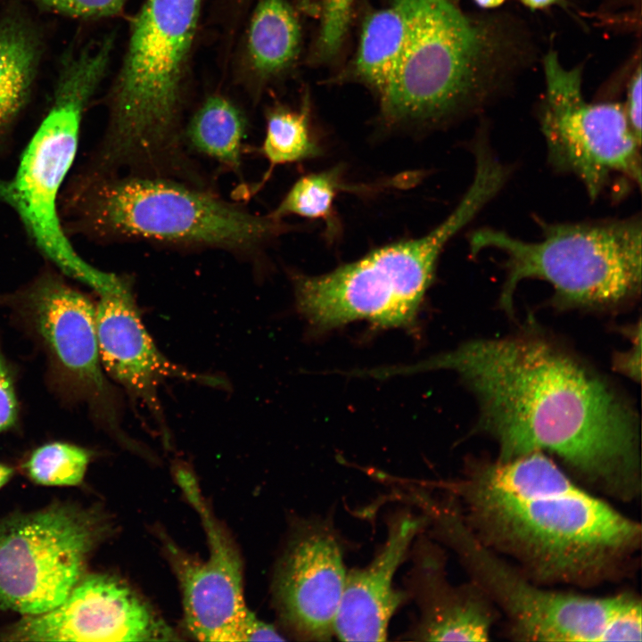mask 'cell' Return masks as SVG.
<instances>
[{"label": "cell", "instance_id": "obj_1", "mask_svg": "<svg viewBox=\"0 0 642 642\" xmlns=\"http://www.w3.org/2000/svg\"><path fill=\"white\" fill-rule=\"evenodd\" d=\"M456 372L478 406L475 430L497 458L542 452L578 483L613 499L641 494L637 416L598 373L535 332L464 342L399 374Z\"/></svg>", "mask_w": 642, "mask_h": 642}, {"label": "cell", "instance_id": "obj_2", "mask_svg": "<svg viewBox=\"0 0 642 642\" xmlns=\"http://www.w3.org/2000/svg\"><path fill=\"white\" fill-rule=\"evenodd\" d=\"M438 486L483 544L538 584L588 588L635 566L640 523L545 453L471 460L461 477Z\"/></svg>", "mask_w": 642, "mask_h": 642}, {"label": "cell", "instance_id": "obj_3", "mask_svg": "<svg viewBox=\"0 0 642 642\" xmlns=\"http://www.w3.org/2000/svg\"><path fill=\"white\" fill-rule=\"evenodd\" d=\"M201 0H147L133 21L101 142L79 173L166 177L205 186L180 128L181 82Z\"/></svg>", "mask_w": 642, "mask_h": 642}, {"label": "cell", "instance_id": "obj_4", "mask_svg": "<svg viewBox=\"0 0 642 642\" xmlns=\"http://www.w3.org/2000/svg\"><path fill=\"white\" fill-rule=\"evenodd\" d=\"M59 202L68 236L222 250L253 261L287 228L282 219L251 213L209 187L166 177L75 173Z\"/></svg>", "mask_w": 642, "mask_h": 642}, {"label": "cell", "instance_id": "obj_5", "mask_svg": "<svg viewBox=\"0 0 642 642\" xmlns=\"http://www.w3.org/2000/svg\"><path fill=\"white\" fill-rule=\"evenodd\" d=\"M113 44V36H105L65 52L47 113L14 175L0 177V202L15 212L37 250L98 294L111 290L119 276L92 267L76 252L62 224L59 198L76 156L83 115L105 75Z\"/></svg>", "mask_w": 642, "mask_h": 642}, {"label": "cell", "instance_id": "obj_6", "mask_svg": "<svg viewBox=\"0 0 642 642\" xmlns=\"http://www.w3.org/2000/svg\"><path fill=\"white\" fill-rule=\"evenodd\" d=\"M500 190L493 172L478 169L454 210L426 235L383 245L320 276L295 275L299 312L319 331L357 320L412 326L442 250Z\"/></svg>", "mask_w": 642, "mask_h": 642}, {"label": "cell", "instance_id": "obj_7", "mask_svg": "<svg viewBox=\"0 0 642 642\" xmlns=\"http://www.w3.org/2000/svg\"><path fill=\"white\" fill-rule=\"evenodd\" d=\"M531 242L494 228L470 235V251L496 250L505 257L499 305L514 312L520 282L540 279L554 290L560 307L606 309L633 301L641 291L642 223L639 217L556 223Z\"/></svg>", "mask_w": 642, "mask_h": 642}, {"label": "cell", "instance_id": "obj_8", "mask_svg": "<svg viewBox=\"0 0 642 642\" xmlns=\"http://www.w3.org/2000/svg\"><path fill=\"white\" fill-rule=\"evenodd\" d=\"M410 31L399 64L378 97L391 124L438 123L481 107L492 93L505 43L449 0H408Z\"/></svg>", "mask_w": 642, "mask_h": 642}, {"label": "cell", "instance_id": "obj_9", "mask_svg": "<svg viewBox=\"0 0 642 642\" xmlns=\"http://www.w3.org/2000/svg\"><path fill=\"white\" fill-rule=\"evenodd\" d=\"M411 503L426 517L428 534L454 552L469 580L504 617L512 639L609 642L617 621L641 603L632 592L590 597L536 583L475 536L448 492L436 498L419 490Z\"/></svg>", "mask_w": 642, "mask_h": 642}, {"label": "cell", "instance_id": "obj_10", "mask_svg": "<svg viewBox=\"0 0 642 642\" xmlns=\"http://www.w3.org/2000/svg\"><path fill=\"white\" fill-rule=\"evenodd\" d=\"M108 531L100 511L71 504L1 518L0 611L35 615L61 605Z\"/></svg>", "mask_w": 642, "mask_h": 642}, {"label": "cell", "instance_id": "obj_11", "mask_svg": "<svg viewBox=\"0 0 642 642\" xmlns=\"http://www.w3.org/2000/svg\"><path fill=\"white\" fill-rule=\"evenodd\" d=\"M546 95L539 111L549 163L583 184L597 198L613 176L641 185V141L623 103H588L580 68H564L555 51L544 58Z\"/></svg>", "mask_w": 642, "mask_h": 642}, {"label": "cell", "instance_id": "obj_12", "mask_svg": "<svg viewBox=\"0 0 642 642\" xmlns=\"http://www.w3.org/2000/svg\"><path fill=\"white\" fill-rule=\"evenodd\" d=\"M178 478L202 517L210 547L205 562L180 557L176 561L188 630L202 641L268 640L272 625L259 620L245 605L235 549L206 507L192 475L181 471Z\"/></svg>", "mask_w": 642, "mask_h": 642}, {"label": "cell", "instance_id": "obj_13", "mask_svg": "<svg viewBox=\"0 0 642 642\" xmlns=\"http://www.w3.org/2000/svg\"><path fill=\"white\" fill-rule=\"evenodd\" d=\"M341 538L327 519L297 522L278 564L274 595L279 616L299 640L334 636L347 570Z\"/></svg>", "mask_w": 642, "mask_h": 642}, {"label": "cell", "instance_id": "obj_14", "mask_svg": "<svg viewBox=\"0 0 642 642\" xmlns=\"http://www.w3.org/2000/svg\"><path fill=\"white\" fill-rule=\"evenodd\" d=\"M174 636L126 584L107 574H89L61 605L25 615L4 629L0 640L152 641Z\"/></svg>", "mask_w": 642, "mask_h": 642}, {"label": "cell", "instance_id": "obj_15", "mask_svg": "<svg viewBox=\"0 0 642 642\" xmlns=\"http://www.w3.org/2000/svg\"><path fill=\"white\" fill-rule=\"evenodd\" d=\"M23 314L65 378L108 407L102 372L95 306L59 275L46 271L19 293Z\"/></svg>", "mask_w": 642, "mask_h": 642}, {"label": "cell", "instance_id": "obj_16", "mask_svg": "<svg viewBox=\"0 0 642 642\" xmlns=\"http://www.w3.org/2000/svg\"><path fill=\"white\" fill-rule=\"evenodd\" d=\"M412 565L406 592L418 615L403 635L415 641H487L498 613L483 592L468 580L455 585L448 578L446 555L424 531L413 541Z\"/></svg>", "mask_w": 642, "mask_h": 642}, {"label": "cell", "instance_id": "obj_17", "mask_svg": "<svg viewBox=\"0 0 642 642\" xmlns=\"http://www.w3.org/2000/svg\"><path fill=\"white\" fill-rule=\"evenodd\" d=\"M99 295L95 326L101 364L157 418L161 417L157 389L165 379L223 384L218 378L182 368L161 354L141 319L129 279L119 288Z\"/></svg>", "mask_w": 642, "mask_h": 642}, {"label": "cell", "instance_id": "obj_18", "mask_svg": "<svg viewBox=\"0 0 642 642\" xmlns=\"http://www.w3.org/2000/svg\"><path fill=\"white\" fill-rule=\"evenodd\" d=\"M422 514L400 510L390 516L384 543L363 568L347 571L343 593L334 623V636L344 641H384L390 621L408 599L393 586L399 565L416 537L426 529Z\"/></svg>", "mask_w": 642, "mask_h": 642}, {"label": "cell", "instance_id": "obj_19", "mask_svg": "<svg viewBox=\"0 0 642 642\" xmlns=\"http://www.w3.org/2000/svg\"><path fill=\"white\" fill-rule=\"evenodd\" d=\"M43 51L42 35L27 16L0 18V144L29 103Z\"/></svg>", "mask_w": 642, "mask_h": 642}, {"label": "cell", "instance_id": "obj_20", "mask_svg": "<svg viewBox=\"0 0 642 642\" xmlns=\"http://www.w3.org/2000/svg\"><path fill=\"white\" fill-rule=\"evenodd\" d=\"M410 31L408 0H394L365 21L355 61L358 78L379 97L391 82Z\"/></svg>", "mask_w": 642, "mask_h": 642}, {"label": "cell", "instance_id": "obj_21", "mask_svg": "<svg viewBox=\"0 0 642 642\" xmlns=\"http://www.w3.org/2000/svg\"><path fill=\"white\" fill-rule=\"evenodd\" d=\"M246 123L239 109L220 95L207 98L183 131L185 145L236 174L241 172Z\"/></svg>", "mask_w": 642, "mask_h": 642}, {"label": "cell", "instance_id": "obj_22", "mask_svg": "<svg viewBox=\"0 0 642 642\" xmlns=\"http://www.w3.org/2000/svg\"><path fill=\"white\" fill-rule=\"evenodd\" d=\"M300 29L285 0H260L251 22L249 51L254 67L263 74L287 67L299 51Z\"/></svg>", "mask_w": 642, "mask_h": 642}, {"label": "cell", "instance_id": "obj_23", "mask_svg": "<svg viewBox=\"0 0 642 642\" xmlns=\"http://www.w3.org/2000/svg\"><path fill=\"white\" fill-rule=\"evenodd\" d=\"M259 152L271 166L316 158L322 148L314 136L306 101L299 111L276 108L267 117L266 136Z\"/></svg>", "mask_w": 642, "mask_h": 642}, {"label": "cell", "instance_id": "obj_24", "mask_svg": "<svg viewBox=\"0 0 642 642\" xmlns=\"http://www.w3.org/2000/svg\"><path fill=\"white\" fill-rule=\"evenodd\" d=\"M346 189L349 185L343 183L341 166L306 175L293 184L270 215L278 219L289 215L323 219L331 227L333 202Z\"/></svg>", "mask_w": 642, "mask_h": 642}, {"label": "cell", "instance_id": "obj_25", "mask_svg": "<svg viewBox=\"0 0 642 642\" xmlns=\"http://www.w3.org/2000/svg\"><path fill=\"white\" fill-rule=\"evenodd\" d=\"M90 451L73 444L52 442L32 452L24 469L35 483L45 486H76L83 480Z\"/></svg>", "mask_w": 642, "mask_h": 642}, {"label": "cell", "instance_id": "obj_26", "mask_svg": "<svg viewBox=\"0 0 642 642\" xmlns=\"http://www.w3.org/2000/svg\"><path fill=\"white\" fill-rule=\"evenodd\" d=\"M353 0H323L318 48L323 56L333 54L348 29Z\"/></svg>", "mask_w": 642, "mask_h": 642}, {"label": "cell", "instance_id": "obj_27", "mask_svg": "<svg viewBox=\"0 0 642 642\" xmlns=\"http://www.w3.org/2000/svg\"><path fill=\"white\" fill-rule=\"evenodd\" d=\"M42 7L76 19H95L119 13L127 0H34Z\"/></svg>", "mask_w": 642, "mask_h": 642}, {"label": "cell", "instance_id": "obj_28", "mask_svg": "<svg viewBox=\"0 0 642 642\" xmlns=\"http://www.w3.org/2000/svg\"><path fill=\"white\" fill-rule=\"evenodd\" d=\"M18 417V403L12 373L0 350V432L13 427Z\"/></svg>", "mask_w": 642, "mask_h": 642}, {"label": "cell", "instance_id": "obj_29", "mask_svg": "<svg viewBox=\"0 0 642 642\" xmlns=\"http://www.w3.org/2000/svg\"><path fill=\"white\" fill-rule=\"evenodd\" d=\"M641 66L638 65L628 86L626 103H623L630 127L641 141Z\"/></svg>", "mask_w": 642, "mask_h": 642}, {"label": "cell", "instance_id": "obj_30", "mask_svg": "<svg viewBox=\"0 0 642 642\" xmlns=\"http://www.w3.org/2000/svg\"><path fill=\"white\" fill-rule=\"evenodd\" d=\"M631 350L616 357L615 366L622 373L633 379L640 378V337L636 340Z\"/></svg>", "mask_w": 642, "mask_h": 642}, {"label": "cell", "instance_id": "obj_31", "mask_svg": "<svg viewBox=\"0 0 642 642\" xmlns=\"http://www.w3.org/2000/svg\"><path fill=\"white\" fill-rule=\"evenodd\" d=\"M525 6L531 10L543 9L555 4L559 0H520Z\"/></svg>", "mask_w": 642, "mask_h": 642}, {"label": "cell", "instance_id": "obj_32", "mask_svg": "<svg viewBox=\"0 0 642 642\" xmlns=\"http://www.w3.org/2000/svg\"><path fill=\"white\" fill-rule=\"evenodd\" d=\"M13 468L0 463V489L12 477Z\"/></svg>", "mask_w": 642, "mask_h": 642}, {"label": "cell", "instance_id": "obj_33", "mask_svg": "<svg viewBox=\"0 0 642 642\" xmlns=\"http://www.w3.org/2000/svg\"><path fill=\"white\" fill-rule=\"evenodd\" d=\"M479 6L483 8H495L501 5L505 0H473Z\"/></svg>", "mask_w": 642, "mask_h": 642}]
</instances>
